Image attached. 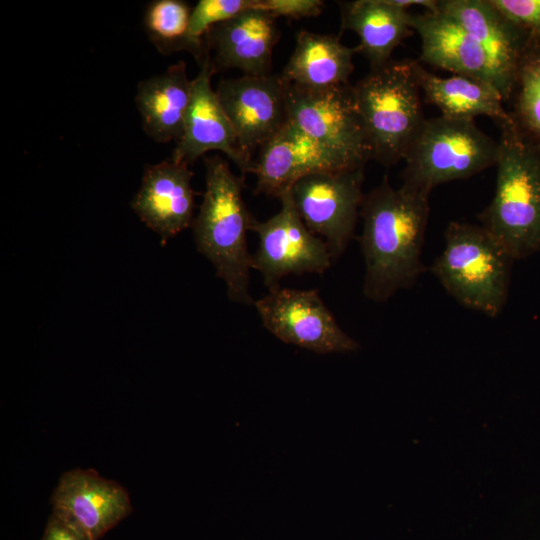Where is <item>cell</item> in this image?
<instances>
[{"label": "cell", "instance_id": "4316f807", "mask_svg": "<svg viewBox=\"0 0 540 540\" xmlns=\"http://www.w3.org/2000/svg\"><path fill=\"white\" fill-rule=\"evenodd\" d=\"M324 5L321 0H255L253 7L266 11L275 18L299 20L319 15Z\"/></svg>", "mask_w": 540, "mask_h": 540}, {"label": "cell", "instance_id": "d4e9b609", "mask_svg": "<svg viewBox=\"0 0 540 540\" xmlns=\"http://www.w3.org/2000/svg\"><path fill=\"white\" fill-rule=\"evenodd\" d=\"M255 0H200L192 8L186 51L192 53L199 64L208 51L203 43V36L216 25H219L245 10L253 7Z\"/></svg>", "mask_w": 540, "mask_h": 540}, {"label": "cell", "instance_id": "44dd1931", "mask_svg": "<svg viewBox=\"0 0 540 540\" xmlns=\"http://www.w3.org/2000/svg\"><path fill=\"white\" fill-rule=\"evenodd\" d=\"M415 70L425 102L437 107L442 116L459 120L485 116L498 127L512 121L501 93L491 84L465 75L440 77L423 68L419 61Z\"/></svg>", "mask_w": 540, "mask_h": 540}, {"label": "cell", "instance_id": "7402d4cb", "mask_svg": "<svg viewBox=\"0 0 540 540\" xmlns=\"http://www.w3.org/2000/svg\"><path fill=\"white\" fill-rule=\"evenodd\" d=\"M357 48L344 45L337 35L300 31L282 77L290 84L325 88L349 84Z\"/></svg>", "mask_w": 540, "mask_h": 540}, {"label": "cell", "instance_id": "6da1fadb", "mask_svg": "<svg viewBox=\"0 0 540 540\" xmlns=\"http://www.w3.org/2000/svg\"><path fill=\"white\" fill-rule=\"evenodd\" d=\"M429 195L403 185L395 188L387 177L364 194L358 241L365 264L363 294L370 301L386 302L411 288L424 272Z\"/></svg>", "mask_w": 540, "mask_h": 540}, {"label": "cell", "instance_id": "3957f363", "mask_svg": "<svg viewBox=\"0 0 540 540\" xmlns=\"http://www.w3.org/2000/svg\"><path fill=\"white\" fill-rule=\"evenodd\" d=\"M500 128L495 191L480 225L514 259L540 253V149L513 121Z\"/></svg>", "mask_w": 540, "mask_h": 540}, {"label": "cell", "instance_id": "30bf717a", "mask_svg": "<svg viewBox=\"0 0 540 540\" xmlns=\"http://www.w3.org/2000/svg\"><path fill=\"white\" fill-rule=\"evenodd\" d=\"M280 210L265 221L252 219L250 230L258 236L252 269L271 290L290 274L324 273L332 264L326 243L313 234L298 215L289 192L280 196Z\"/></svg>", "mask_w": 540, "mask_h": 540}, {"label": "cell", "instance_id": "8992f818", "mask_svg": "<svg viewBox=\"0 0 540 540\" xmlns=\"http://www.w3.org/2000/svg\"><path fill=\"white\" fill-rule=\"evenodd\" d=\"M498 150V140L474 120L426 118L404 158L402 185L430 194L440 184L495 166Z\"/></svg>", "mask_w": 540, "mask_h": 540}, {"label": "cell", "instance_id": "9a60e30c", "mask_svg": "<svg viewBox=\"0 0 540 540\" xmlns=\"http://www.w3.org/2000/svg\"><path fill=\"white\" fill-rule=\"evenodd\" d=\"M55 515L98 540L132 512L127 490L92 469L63 473L52 495Z\"/></svg>", "mask_w": 540, "mask_h": 540}, {"label": "cell", "instance_id": "5bb4252c", "mask_svg": "<svg viewBox=\"0 0 540 540\" xmlns=\"http://www.w3.org/2000/svg\"><path fill=\"white\" fill-rule=\"evenodd\" d=\"M357 168L287 119L259 148L252 173L257 178V194L279 199L295 182L309 174Z\"/></svg>", "mask_w": 540, "mask_h": 540}, {"label": "cell", "instance_id": "8fae6325", "mask_svg": "<svg viewBox=\"0 0 540 540\" xmlns=\"http://www.w3.org/2000/svg\"><path fill=\"white\" fill-rule=\"evenodd\" d=\"M288 82L281 74L223 79L216 94L243 152H255L286 122Z\"/></svg>", "mask_w": 540, "mask_h": 540}, {"label": "cell", "instance_id": "e0dca14e", "mask_svg": "<svg viewBox=\"0 0 540 540\" xmlns=\"http://www.w3.org/2000/svg\"><path fill=\"white\" fill-rule=\"evenodd\" d=\"M276 19L270 13L250 8L214 26L206 34L207 51L215 71L238 69L244 75L271 74L272 53L280 38Z\"/></svg>", "mask_w": 540, "mask_h": 540}, {"label": "cell", "instance_id": "484cf974", "mask_svg": "<svg viewBox=\"0 0 540 540\" xmlns=\"http://www.w3.org/2000/svg\"><path fill=\"white\" fill-rule=\"evenodd\" d=\"M513 24L526 33H540V0H490Z\"/></svg>", "mask_w": 540, "mask_h": 540}, {"label": "cell", "instance_id": "ac0fdd59", "mask_svg": "<svg viewBox=\"0 0 540 540\" xmlns=\"http://www.w3.org/2000/svg\"><path fill=\"white\" fill-rule=\"evenodd\" d=\"M437 9L456 20L514 85L528 33L508 20L490 0H438Z\"/></svg>", "mask_w": 540, "mask_h": 540}, {"label": "cell", "instance_id": "ffe728a7", "mask_svg": "<svg viewBox=\"0 0 540 540\" xmlns=\"http://www.w3.org/2000/svg\"><path fill=\"white\" fill-rule=\"evenodd\" d=\"M192 80L179 61L158 75L141 81L135 97L145 132L154 141L180 140L191 99Z\"/></svg>", "mask_w": 540, "mask_h": 540}, {"label": "cell", "instance_id": "5b68a950", "mask_svg": "<svg viewBox=\"0 0 540 540\" xmlns=\"http://www.w3.org/2000/svg\"><path fill=\"white\" fill-rule=\"evenodd\" d=\"M514 261L481 225L453 221L431 272L458 303L495 318L506 305Z\"/></svg>", "mask_w": 540, "mask_h": 540}, {"label": "cell", "instance_id": "d6986e66", "mask_svg": "<svg viewBox=\"0 0 540 540\" xmlns=\"http://www.w3.org/2000/svg\"><path fill=\"white\" fill-rule=\"evenodd\" d=\"M342 30L359 37L358 53L371 67L392 59L394 50L413 34L411 15L393 0H353L338 2Z\"/></svg>", "mask_w": 540, "mask_h": 540}, {"label": "cell", "instance_id": "603a6c76", "mask_svg": "<svg viewBox=\"0 0 540 540\" xmlns=\"http://www.w3.org/2000/svg\"><path fill=\"white\" fill-rule=\"evenodd\" d=\"M508 102L517 129L540 149V33L528 34Z\"/></svg>", "mask_w": 540, "mask_h": 540}, {"label": "cell", "instance_id": "52a82bcc", "mask_svg": "<svg viewBox=\"0 0 540 540\" xmlns=\"http://www.w3.org/2000/svg\"><path fill=\"white\" fill-rule=\"evenodd\" d=\"M287 116L352 166L365 168L371 148L349 84L307 88L288 83Z\"/></svg>", "mask_w": 540, "mask_h": 540}, {"label": "cell", "instance_id": "7c38bea8", "mask_svg": "<svg viewBox=\"0 0 540 540\" xmlns=\"http://www.w3.org/2000/svg\"><path fill=\"white\" fill-rule=\"evenodd\" d=\"M421 41L419 62L494 86L508 102L513 85L485 49L452 17L439 11L411 15Z\"/></svg>", "mask_w": 540, "mask_h": 540}, {"label": "cell", "instance_id": "cb8c5ba5", "mask_svg": "<svg viewBox=\"0 0 540 540\" xmlns=\"http://www.w3.org/2000/svg\"><path fill=\"white\" fill-rule=\"evenodd\" d=\"M191 11L188 3L182 0H155L147 6L144 24L162 53L186 51Z\"/></svg>", "mask_w": 540, "mask_h": 540}, {"label": "cell", "instance_id": "ba28073f", "mask_svg": "<svg viewBox=\"0 0 540 540\" xmlns=\"http://www.w3.org/2000/svg\"><path fill=\"white\" fill-rule=\"evenodd\" d=\"M363 182L364 168L322 171L302 177L288 191L301 220L326 243L333 260L354 236Z\"/></svg>", "mask_w": 540, "mask_h": 540}, {"label": "cell", "instance_id": "83f0119b", "mask_svg": "<svg viewBox=\"0 0 540 540\" xmlns=\"http://www.w3.org/2000/svg\"><path fill=\"white\" fill-rule=\"evenodd\" d=\"M41 540H93L82 531L51 514Z\"/></svg>", "mask_w": 540, "mask_h": 540}, {"label": "cell", "instance_id": "2e32d148", "mask_svg": "<svg viewBox=\"0 0 540 540\" xmlns=\"http://www.w3.org/2000/svg\"><path fill=\"white\" fill-rule=\"evenodd\" d=\"M188 166L171 159L146 165L131 202L138 217L160 236L162 245L193 224L195 193Z\"/></svg>", "mask_w": 540, "mask_h": 540}, {"label": "cell", "instance_id": "277c9868", "mask_svg": "<svg viewBox=\"0 0 540 540\" xmlns=\"http://www.w3.org/2000/svg\"><path fill=\"white\" fill-rule=\"evenodd\" d=\"M415 64L391 59L371 67L353 86L372 159L385 167L404 160L426 120Z\"/></svg>", "mask_w": 540, "mask_h": 540}, {"label": "cell", "instance_id": "9c48e42d", "mask_svg": "<svg viewBox=\"0 0 540 540\" xmlns=\"http://www.w3.org/2000/svg\"><path fill=\"white\" fill-rule=\"evenodd\" d=\"M252 305L263 326L284 343L317 354L348 353L360 347L339 326L317 290L279 286Z\"/></svg>", "mask_w": 540, "mask_h": 540}, {"label": "cell", "instance_id": "7a4b0ae2", "mask_svg": "<svg viewBox=\"0 0 540 540\" xmlns=\"http://www.w3.org/2000/svg\"><path fill=\"white\" fill-rule=\"evenodd\" d=\"M205 192L192 228L197 250L214 266L232 302L252 305V254L247 232L253 217L243 199V175L219 156L204 157Z\"/></svg>", "mask_w": 540, "mask_h": 540}, {"label": "cell", "instance_id": "4fadbf2b", "mask_svg": "<svg viewBox=\"0 0 540 540\" xmlns=\"http://www.w3.org/2000/svg\"><path fill=\"white\" fill-rule=\"evenodd\" d=\"M199 65L200 70L192 79L183 134L170 159L189 165L205 153L217 150L238 166L241 175L252 173L254 160L241 149L232 124L211 87V76L216 71L209 53Z\"/></svg>", "mask_w": 540, "mask_h": 540}]
</instances>
